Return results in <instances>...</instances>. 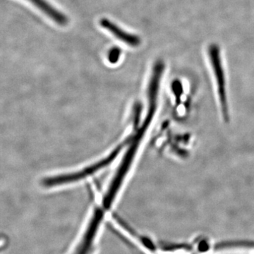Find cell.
Returning a JSON list of instances; mask_svg holds the SVG:
<instances>
[{
	"label": "cell",
	"mask_w": 254,
	"mask_h": 254,
	"mask_svg": "<svg viewBox=\"0 0 254 254\" xmlns=\"http://www.w3.org/2000/svg\"><path fill=\"white\" fill-rule=\"evenodd\" d=\"M30 2L36 6L42 12L44 13L55 23L60 26H65L67 24L68 18L59 10L55 9L46 0H28Z\"/></svg>",
	"instance_id": "277c9868"
},
{
	"label": "cell",
	"mask_w": 254,
	"mask_h": 254,
	"mask_svg": "<svg viewBox=\"0 0 254 254\" xmlns=\"http://www.w3.org/2000/svg\"><path fill=\"white\" fill-rule=\"evenodd\" d=\"M120 55H121V50L120 48H113L108 54V60H109L110 63L112 64L117 63V62L120 60Z\"/></svg>",
	"instance_id": "52a82bcc"
},
{
	"label": "cell",
	"mask_w": 254,
	"mask_h": 254,
	"mask_svg": "<svg viewBox=\"0 0 254 254\" xmlns=\"http://www.w3.org/2000/svg\"><path fill=\"white\" fill-rule=\"evenodd\" d=\"M100 26L110 31L118 40L126 43L128 46L137 47L141 44V39L139 37L124 31L108 18H102L100 21Z\"/></svg>",
	"instance_id": "3957f363"
},
{
	"label": "cell",
	"mask_w": 254,
	"mask_h": 254,
	"mask_svg": "<svg viewBox=\"0 0 254 254\" xmlns=\"http://www.w3.org/2000/svg\"><path fill=\"white\" fill-rule=\"evenodd\" d=\"M104 210L103 208H97L95 210L83 236L72 254H91L100 224L104 217Z\"/></svg>",
	"instance_id": "7a4b0ae2"
},
{
	"label": "cell",
	"mask_w": 254,
	"mask_h": 254,
	"mask_svg": "<svg viewBox=\"0 0 254 254\" xmlns=\"http://www.w3.org/2000/svg\"><path fill=\"white\" fill-rule=\"evenodd\" d=\"M230 248H254L253 241H227L214 246V250H220Z\"/></svg>",
	"instance_id": "5b68a950"
},
{
	"label": "cell",
	"mask_w": 254,
	"mask_h": 254,
	"mask_svg": "<svg viewBox=\"0 0 254 254\" xmlns=\"http://www.w3.org/2000/svg\"><path fill=\"white\" fill-rule=\"evenodd\" d=\"M162 249L165 251H176L192 250V246L189 244H165L162 247Z\"/></svg>",
	"instance_id": "8992f818"
},
{
	"label": "cell",
	"mask_w": 254,
	"mask_h": 254,
	"mask_svg": "<svg viewBox=\"0 0 254 254\" xmlns=\"http://www.w3.org/2000/svg\"><path fill=\"white\" fill-rule=\"evenodd\" d=\"M208 55L210 58V64L213 68L214 75L216 79L217 87L220 100L221 102L222 110L225 115H227L226 82H225V72L220 50L218 45L212 44L208 48Z\"/></svg>",
	"instance_id": "6da1fadb"
}]
</instances>
